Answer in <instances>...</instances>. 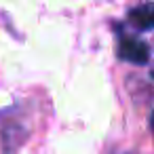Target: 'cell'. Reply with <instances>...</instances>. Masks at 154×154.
<instances>
[{
  "label": "cell",
  "instance_id": "1",
  "mask_svg": "<svg viewBox=\"0 0 154 154\" xmlns=\"http://www.w3.org/2000/svg\"><path fill=\"white\" fill-rule=\"evenodd\" d=\"M116 55L129 63H137V66H146L150 59V47L135 36L129 34H118V47H116Z\"/></svg>",
  "mask_w": 154,
  "mask_h": 154
},
{
  "label": "cell",
  "instance_id": "2",
  "mask_svg": "<svg viewBox=\"0 0 154 154\" xmlns=\"http://www.w3.org/2000/svg\"><path fill=\"white\" fill-rule=\"evenodd\" d=\"M129 23L141 32L146 30H152L154 28V2H143V5H137L129 11Z\"/></svg>",
  "mask_w": 154,
  "mask_h": 154
},
{
  "label": "cell",
  "instance_id": "3",
  "mask_svg": "<svg viewBox=\"0 0 154 154\" xmlns=\"http://www.w3.org/2000/svg\"><path fill=\"white\" fill-rule=\"evenodd\" d=\"M152 131H154V110H152Z\"/></svg>",
  "mask_w": 154,
  "mask_h": 154
}]
</instances>
